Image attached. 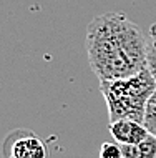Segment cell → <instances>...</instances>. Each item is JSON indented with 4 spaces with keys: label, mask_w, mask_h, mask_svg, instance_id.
Segmentation results:
<instances>
[{
    "label": "cell",
    "mask_w": 156,
    "mask_h": 158,
    "mask_svg": "<svg viewBox=\"0 0 156 158\" xmlns=\"http://www.w3.org/2000/svg\"><path fill=\"white\" fill-rule=\"evenodd\" d=\"M86 53L100 82L126 78L148 68V38L125 14L108 12L88 23Z\"/></svg>",
    "instance_id": "obj_1"
},
{
    "label": "cell",
    "mask_w": 156,
    "mask_h": 158,
    "mask_svg": "<svg viewBox=\"0 0 156 158\" xmlns=\"http://www.w3.org/2000/svg\"><path fill=\"white\" fill-rule=\"evenodd\" d=\"M100 158H123L121 153V145L120 143H110L105 142L100 148Z\"/></svg>",
    "instance_id": "obj_8"
},
{
    "label": "cell",
    "mask_w": 156,
    "mask_h": 158,
    "mask_svg": "<svg viewBox=\"0 0 156 158\" xmlns=\"http://www.w3.org/2000/svg\"><path fill=\"white\" fill-rule=\"evenodd\" d=\"M123 158H156V135L150 133L140 143L121 145Z\"/></svg>",
    "instance_id": "obj_5"
},
{
    "label": "cell",
    "mask_w": 156,
    "mask_h": 158,
    "mask_svg": "<svg viewBox=\"0 0 156 158\" xmlns=\"http://www.w3.org/2000/svg\"><path fill=\"white\" fill-rule=\"evenodd\" d=\"M100 90L106 102L110 122L128 118L145 123L146 105L156 90V80L145 68L126 78L100 82Z\"/></svg>",
    "instance_id": "obj_2"
},
{
    "label": "cell",
    "mask_w": 156,
    "mask_h": 158,
    "mask_svg": "<svg viewBox=\"0 0 156 158\" xmlns=\"http://www.w3.org/2000/svg\"><path fill=\"white\" fill-rule=\"evenodd\" d=\"M145 127L148 128L150 133L156 135V90L151 95L146 105V113H145Z\"/></svg>",
    "instance_id": "obj_7"
},
{
    "label": "cell",
    "mask_w": 156,
    "mask_h": 158,
    "mask_svg": "<svg viewBox=\"0 0 156 158\" xmlns=\"http://www.w3.org/2000/svg\"><path fill=\"white\" fill-rule=\"evenodd\" d=\"M110 135L120 145H133L145 140L150 135V131L145 127V123L125 118V120L110 122Z\"/></svg>",
    "instance_id": "obj_4"
},
{
    "label": "cell",
    "mask_w": 156,
    "mask_h": 158,
    "mask_svg": "<svg viewBox=\"0 0 156 158\" xmlns=\"http://www.w3.org/2000/svg\"><path fill=\"white\" fill-rule=\"evenodd\" d=\"M146 38H148V70L156 80V22L150 27Z\"/></svg>",
    "instance_id": "obj_6"
},
{
    "label": "cell",
    "mask_w": 156,
    "mask_h": 158,
    "mask_svg": "<svg viewBox=\"0 0 156 158\" xmlns=\"http://www.w3.org/2000/svg\"><path fill=\"white\" fill-rule=\"evenodd\" d=\"M5 153L7 158H45L47 147L43 140H40L35 133L17 130L8 135Z\"/></svg>",
    "instance_id": "obj_3"
}]
</instances>
